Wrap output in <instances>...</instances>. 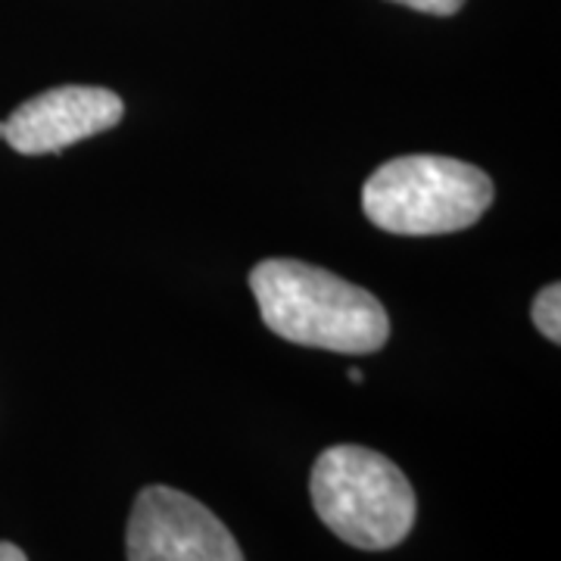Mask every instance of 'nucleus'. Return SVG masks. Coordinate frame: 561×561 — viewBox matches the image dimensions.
Returning a JSON list of instances; mask_svg holds the SVG:
<instances>
[{
    "label": "nucleus",
    "mask_w": 561,
    "mask_h": 561,
    "mask_svg": "<svg viewBox=\"0 0 561 561\" xmlns=\"http://www.w3.org/2000/svg\"><path fill=\"white\" fill-rule=\"evenodd\" d=\"M309 493L321 524L365 552L400 546L419 515L415 490L400 468L381 453L350 443L316 459Z\"/></svg>",
    "instance_id": "obj_2"
},
{
    "label": "nucleus",
    "mask_w": 561,
    "mask_h": 561,
    "mask_svg": "<svg viewBox=\"0 0 561 561\" xmlns=\"http://www.w3.org/2000/svg\"><path fill=\"white\" fill-rule=\"evenodd\" d=\"M350 378H353V383H362V371H359V368H353V371H350Z\"/></svg>",
    "instance_id": "obj_9"
},
{
    "label": "nucleus",
    "mask_w": 561,
    "mask_h": 561,
    "mask_svg": "<svg viewBox=\"0 0 561 561\" xmlns=\"http://www.w3.org/2000/svg\"><path fill=\"white\" fill-rule=\"evenodd\" d=\"M393 3H402L419 13H431V16H453V13H459L465 0H393Z\"/></svg>",
    "instance_id": "obj_7"
},
{
    "label": "nucleus",
    "mask_w": 561,
    "mask_h": 561,
    "mask_svg": "<svg viewBox=\"0 0 561 561\" xmlns=\"http://www.w3.org/2000/svg\"><path fill=\"white\" fill-rule=\"evenodd\" d=\"M493 203V181L471 162L412 153L383 162L362 187V209L387 234L431 238L471 228Z\"/></svg>",
    "instance_id": "obj_3"
},
{
    "label": "nucleus",
    "mask_w": 561,
    "mask_h": 561,
    "mask_svg": "<svg viewBox=\"0 0 561 561\" xmlns=\"http://www.w3.org/2000/svg\"><path fill=\"white\" fill-rule=\"evenodd\" d=\"M262 321L278 337L343 356L378 353L390 337L383 306L365 287L300 260H265L250 272Z\"/></svg>",
    "instance_id": "obj_1"
},
{
    "label": "nucleus",
    "mask_w": 561,
    "mask_h": 561,
    "mask_svg": "<svg viewBox=\"0 0 561 561\" xmlns=\"http://www.w3.org/2000/svg\"><path fill=\"white\" fill-rule=\"evenodd\" d=\"M125 549L128 561H243L231 530L203 502L162 483L138 493Z\"/></svg>",
    "instance_id": "obj_4"
},
{
    "label": "nucleus",
    "mask_w": 561,
    "mask_h": 561,
    "mask_svg": "<svg viewBox=\"0 0 561 561\" xmlns=\"http://www.w3.org/2000/svg\"><path fill=\"white\" fill-rule=\"evenodd\" d=\"M0 561H28V559H25V552H22L20 546H13V542H0Z\"/></svg>",
    "instance_id": "obj_8"
},
{
    "label": "nucleus",
    "mask_w": 561,
    "mask_h": 561,
    "mask_svg": "<svg viewBox=\"0 0 561 561\" xmlns=\"http://www.w3.org/2000/svg\"><path fill=\"white\" fill-rule=\"evenodd\" d=\"M530 319L537 324L546 341L559 343L561 341V287L559 284H549L542 287L534 300V309H530Z\"/></svg>",
    "instance_id": "obj_6"
},
{
    "label": "nucleus",
    "mask_w": 561,
    "mask_h": 561,
    "mask_svg": "<svg viewBox=\"0 0 561 561\" xmlns=\"http://www.w3.org/2000/svg\"><path fill=\"white\" fill-rule=\"evenodd\" d=\"M0 138H3V122H0Z\"/></svg>",
    "instance_id": "obj_10"
},
{
    "label": "nucleus",
    "mask_w": 561,
    "mask_h": 561,
    "mask_svg": "<svg viewBox=\"0 0 561 561\" xmlns=\"http://www.w3.org/2000/svg\"><path fill=\"white\" fill-rule=\"evenodd\" d=\"M122 113V98L106 88L62 84L20 103L3 122V140L25 157L60 153L79 140L113 128Z\"/></svg>",
    "instance_id": "obj_5"
}]
</instances>
